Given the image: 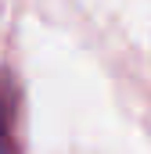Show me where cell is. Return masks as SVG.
Returning <instances> with one entry per match:
<instances>
[{
    "label": "cell",
    "instance_id": "cell-1",
    "mask_svg": "<svg viewBox=\"0 0 151 154\" xmlns=\"http://www.w3.org/2000/svg\"><path fill=\"white\" fill-rule=\"evenodd\" d=\"M0 154H14V143H11V108H7L4 90H0Z\"/></svg>",
    "mask_w": 151,
    "mask_h": 154
}]
</instances>
